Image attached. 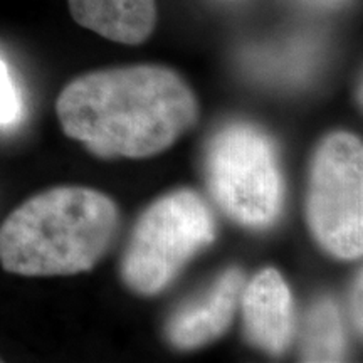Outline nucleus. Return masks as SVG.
<instances>
[{"instance_id": "f257e3e1", "label": "nucleus", "mask_w": 363, "mask_h": 363, "mask_svg": "<svg viewBox=\"0 0 363 363\" xmlns=\"http://www.w3.org/2000/svg\"><path fill=\"white\" fill-rule=\"evenodd\" d=\"M62 131L99 158H147L197 121L194 91L174 69L136 65L86 72L59 94Z\"/></svg>"}, {"instance_id": "f03ea898", "label": "nucleus", "mask_w": 363, "mask_h": 363, "mask_svg": "<svg viewBox=\"0 0 363 363\" xmlns=\"http://www.w3.org/2000/svg\"><path fill=\"white\" fill-rule=\"evenodd\" d=\"M116 203L98 190L56 187L21 203L0 227V264L19 276L93 269L115 239Z\"/></svg>"}, {"instance_id": "7ed1b4c3", "label": "nucleus", "mask_w": 363, "mask_h": 363, "mask_svg": "<svg viewBox=\"0 0 363 363\" xmlns=\"http://www.w3.org/2000/svg\"><path fill=\"white\" fill-rule=\"evenodd\" d=\"M214 239V216L201 195H163L140 216L131 234L121 262L126 286L145 296L160 293Z\"/></svg>"}, {"instance_id": "20e7f679", "label": "nucleus", "mask_w": 363, "mask_h": 363, "mask_svg": "<svg viewBox=\"0 0 363 363\" xmlns=\"http://www.w3.org/2000/svg\"><path fill=\"white\" fill-rule=\"evenodd\" d=\"M207 187L230 219L246 227L271 225L281 211L283 179L274 145L247 123L212 136L206 153Z\"/></svg>"}, {"instance_id": "39448f33", "label": "nucleus", "mask_w": 363, "mask_h": 363, "mask_svg": "<svg viewBox=\"0 0 363 363\" xmlns=\"http://www.w3.org/2000/svg\"><path fill=\"white\" fill-rule=\"evenodd\" d=\"M306 220L316 242L337 259L363 252V147L347 131L326 136L311 162Z\"/></svg>"}, {"instance_id": "423d86ee", "label": "nucleus", "mask_w": 363, "mask_h": 363, "mask_svg": "<svg viewBox=\"0 0 363 363\" xmlns=\"http://www.w3.org/2000/svg\"><path fill=\"white\" fill-rule=\"evenodd\" d=\"M244 330L249 342L279 355L294 337V303L289 286L278 271L267 267L249 281L240 294Z\"/></svg>"}, {"instance_id": "0eeeda50", "label": "nucleus", "mask_w": 363, "mask_h": 363, "mask_svg": "<svg viewBox=\"0 0 363 363\" xmlns=\"http://www.w3.org/2000/svg\"><path fill=\"white\" fill-rule=\"evenodd\" d=\"M242 288V271L227 269L202 298L180 306L170 318L167 325L170 343L182 350H192L222 337L233 323Z\"/></svg>"}, {"instance_id": "6e6552de", "label": "nucleus", "mask_w": 363, "mask_h": 363, "mask_svg": "<svg viewBox=\"0 0 363 363\" xmlns=\"http://www.w3.org/2000/svg\"><path fill=\"white\" fill-rule=\"evenodd\" d=\"M72 19L113 43L138 45L155 30L157 0H67Z\"/></svg>"}, {"instance_id": "1a4fd4ad", "label": "nucleus", "mask_w": 363, "mask_h": 363, "mask_svg": "<svg viewBox=\"0 0 363 363\" xmlns=\"http://www.w3.org/2000/svg\"><path fill=\"white\" fill-rule=\"evenodd\" d=\"M306 362H342L345 357V335L338 308L330 299L313 306L306 320Z\"/></svg>"}, {"instance_id": "9d476101", "label": "nucleus", "mask_w": 363, "mask_h": 363, "mask_svg": "<svg viewBox=\"0 0 363 363\" xmlns=\"http://www.w3.org/2000/svg\"><path fill=\"white\" fill-rule=\"evenodd\" d=\"M22 116V99L7 62L0 57V126H12Z\"/></svg>"}, {"instance_id": "9b49d317", "label": "nucleus", "mask_w": 363, "mask_h": 363, "mask_svg": "<svg viewBox=\"0 0 363 363\" xmlns=\"http://www.w3.org/2000/svg\"><path fill=\"white\" fill-rule=\"evenodd\" d=\"M352 311H353V321H355L358 331H362V272H358L355 286H353Z\"/></svg>"}]
</instances>
